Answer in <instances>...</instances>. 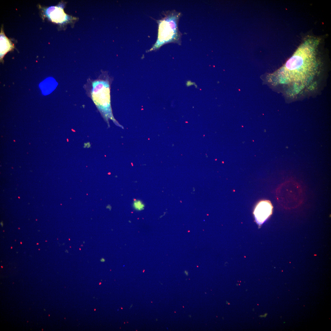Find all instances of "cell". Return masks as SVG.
<instances>
[{
  "instance_id": "obj_1",
  "label": "cell",
  "mask_w": 331,
  "mask_h": 331,
  "mask_svg": "<svg viewBox=\"0 0 331 331\" xmlns=\"http://www.w3.org/2000/svg\"><path fill=\"white\" fill-rule=\"evenodd\" d=\"M320 41L318 37L307 36L283 66L273 73L264 75L262 79L271 87L283 89L291 96L315 86L320 71L318 53Z\"/></svg>"
},
{
  "instance_id": "obj_2",
  "label": "cell",
  "mask_w": 331,
  "mask_h": 331,
  "mask_svg": "<svg viewBox=\"0 0 331 331\" xmlns=\"http://www.w3.org/2000/svg\"><path fill=\"white\" fill-rule=\"evenodd\" d=\"M180 14L179 13L173 11L158 21V39L150 51L157 49L167 43H180L181 34L177 25Z\"/></svg>"
},
{
  "instance_id": "obj_3",
  "label": "cell",
  "mask_w": 331,
  "mask_h": 331,
  "mask_svg": "<svg viewBox=\"0 0 331 331\" xmlns=\"http://www.w3.org/2000/svg\"><path fill=\"white\" fill-rule=\"evenodd\" d=\"M91 96L97 107L108 116L111 117L110 86L107 81L97 80L92 83Z\"/></svg>"
},
{
  "instance_id": "obj_4",
  "label": "cell",
  "mask_w": 331,
  "mask_h": 331,
  "mask_svg": "<svg viewBox=\"0 0 331 331\" xmlns=\"http://www.w3.org/2000/svg\"><path fill=\"white\" fill-rule=\"evenodd\" d=\"M272 206L269 201L262 200L257 205L253 214L256 222L260 225L263 224L272 214Z\"/></svg>"
},
{
  "instance_id": "obj_5",
  "label": "cell",
  "mask_w": 331,
  "mask_h": 331,
  "mask_svg": "<svg viewBox=\"0 0 331 331\" xmlns=\"http://www.w3.org/2000/svg\"><path fill=\"white\" fill-rule=\"evenodd\" d=\"M46 13L51 20L57 23H63L70 20V17L64 12L60 6H52L47 10Z\"/></svg>"
},
{
  "instance_id": "obj_6",
  "label": "cell",
  "mask_w": 331,
  "mask_h": 331,
  "mask_svg": "<svg viewBox=\"0 0 331 331\" xmlns=\"http://www.w3.org/2000/svg\"><path fill=\"white\" fill-rule=\"evenodd\" d=\"M13 48V45L11 42L2 32L0 33L1 60L7 52L11 50Z\"/></svg>"
},
{
  "instance_id": "obj_7",
  "label": "cell",
  "mask_w": 331,
  "mask_h": 331,
  "mask_svg": "<svg viewBox=\"0 0 331 331\" xmlns=\"http://www.w3.org/2000/svg\"><path fill=\"white\" fill-rule=\"evenodd\" d=\"M133 206L135 210L137 211H141L144 209L145 205L142 201L137 200L134 201Z\"/></svg>"
},
{
  "instance_id": "obj_8",
  "label": "cell",
  "mask_w": 331,
  "mask_h": 331,
  "mask_svg": "<svg viewBox=\"0 0 331 331\" xmlns=\"http://www.w3.org/2000/svg\"><path fill=\"white\" fill-rule=\"evenodd\" d=\"M193 84H194L193 82H192L191 81H189L187 82L186 84V85L188 86H190Z\"/></svg>"
},
{
  "instance_id": "obj_9",
  "label": "cell",
  "mask_w": 331,
  "mask_h": 331,
  "mask_svg": "<svg viewBox=\"0 0 331 331\" xmlns=\"http://www.w3.org/2000/svg\"><path fill=\"white\" fill-rule=\"evenodd\" d=\"M105 259L104 258H102L101 259L100 261L101 262H104L105 261Z\"/></svg>"
},
{
  "instance_id": "obj_10",
  "label": "cell",
  "mask_w": 331,
  "mask_h": 331,
  "mask_svg": "<svg viewBox=\"0 0 331 331\" xmlns=\"http://www.w3.org/2000/svg\"><path fill=\"white\" fill-rule=\"evenodd\" d=\"M185 274H186V275L187 276V275H188V272H187V271H185Z\"/></svg>"
}]
</instances>
